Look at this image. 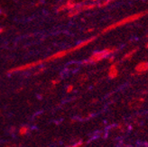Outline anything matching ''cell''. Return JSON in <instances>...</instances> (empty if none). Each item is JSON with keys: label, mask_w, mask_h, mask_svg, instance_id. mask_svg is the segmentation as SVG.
Returning a JSON list of instances; mask_svg holds the SVG:
<instances>
[]
</instances>
